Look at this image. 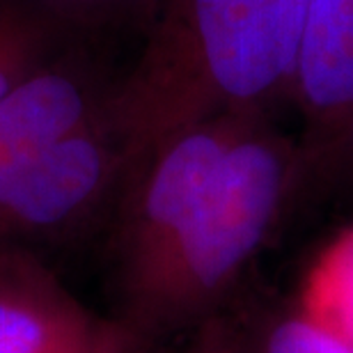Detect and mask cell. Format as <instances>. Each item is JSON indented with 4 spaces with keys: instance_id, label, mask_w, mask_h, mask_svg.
<instances>
[{
    "instance_id": "7",
    "label": "cell",
    "mask_w": 353,
    "mask_h": 353,
    "mask_svg": "<svg viewBox=\"0 0 353 353\" xmlns=\"http://www.w3.org/2000/svg\"><path fill=\"white\" fill-rule=\"evenodd\" d=\"M305 117L301 152L326 140L353 112V0H314L292 92Z\"/></svg>"
},
{
    "instance_id": "2",
    "label": "cell",
    "mask_w": 353,
    "mask_h": 353,
    "mask_svg": "<svg viewBox=\"0 0 353 353\" xmlns=\"http://www.w3.org/2000/svg\"><path fill=\"white\" fill-rule=\"evenodd\" d=\"M301 176V145L259 117L165 250L119 289V319L145 342L207 323L273 234Z\"/></svg>"
},
{
    "instance_id": "5",
    "label": "cell",
    "mask_w": 353,
    "mask_h": 353,
    "mask_svg": "<svg viewBox=\"0 0 353 353\" xmlns=\"http://www.w3.org/2000/svg\"><path fill=\"white\" fill-rule=\"evenodd\" d=\"M119 316L90 310L37 252L0 248V353H145Z\"/></svg>"
},
{
    "instance_id": "8",
    "label": "cell",
    "mask_w": 353,
    "mask_h": 353,
    "mask_svg": "<svg viewBox=\"0 0 353 353\" xmlns=\"http://www.w3.org/2000/svg\"><path fill=\"white\" fill-rule=\"evenodd\" d=\"M296 310L353 349V223L316 250L301 280Z\"/></svg>"
},
{
    "instance_id": "1",
    "label": "cell",
    "mask_w": 353,
    "mask_h": 353,
    "mask_svg": "<svg viewBox=\"0 0 353 353\" xmlns=\"http://www.w3.org/2000/svg\"><path fill=\"white\" fill-rule=\"evenodd\" d=\"M314 0H161L103 115L131 170L159 140L292 99Z\"/></svg>"
},
{
    "instance_id": "6",
    "label": "cell",
    "mask_w": 353,
    "mask_h": 353,
    "mask_svg": "<svg viewBox=\"0 0 353 353\" xmlns=\"http://www.w3.org/2000/svg\"><path fill=\"white\" fill-rule=\"evenodd\" d=\"M108 90L88 58L60 48L0 97V200L48 147L103 110Z\"/></svg>"
},
{
    "instance_id": "3",
    "label": "cell",
    "mask_w": 353,
    "mask_h": 353,
    "mask_svg": "<svg viewBox=\"0 0 353 353\" xmlns=\"http://www.w3.org/2000/svg\"><path fill=\"white\" fill-rule=\"evenodd\" d=\"M266 112L218 115L159 140L117 197L112 255L117 289L147 271L197 207L236 140Z\"/></svg>"
},
{
    "instance_id": "11",
    "label": "cell",
    "mask_w": 353,
    "mask_h": 353,
    "mask_svg": "<svg viewBox=\"0 0 353 353\" xmlns=\"http://www.w3.org/2000/svg\"><path fill=\"white\" fill-rule=\"evenodd\" d=\"M255 353H353V349L294 307L268 323Z\"/></svg>"
},
{
    "instance_id": "13",
    "label": "cell",
    "mask_w": 353,
    "mask_h": 353,
    "mask_svg": "<svg viewBox=\"0 0 353 353\" xmlns=\"http://www.w3.org/2000/svg\"><path fill=\"white\" fill-rule=\"evenodd\" d=\"M145 353H150V349ZM179 353H243V351L239 349V344L232 340L221 326H211V323H207V330H204V335L200 340H197L193 347L183 349Z\"/></svg>"
},
{
    "instance_id": "10",
    "label": "cell",
    "mask_w": 353,
    "mask_h": 353,
    "mask_svg": "<svg viewBox=\"0 0 353 353\" xmlns=\"http://www.w3.org/2000/svg\"><path fill=\"white\" fill-rule=\"evenodd\" d=\"M3 3L30 10L69 32L74 28L108 23L112 19L129 17L136 12H150L152 17L161 0H3Z\"/></svg>"
},
{
    "instance_id": "12",
    "label": "cell",
    "mask_w": 353,
    "mask_h": 353,
    "mask_svg": "<svg viewBox=\"0 0 353 353\" xmlns=\"http://www.w3.org/2000/svg\"><path fill=\"white\" fill-rule=\"evenodd\" d=\"M303 154V181L312 172L340 176L353 186V112L326 140Z\"/></svg>"
},
{
    "instance_id": "9",
    "label": "cell",
    "mask_w": 353,
    "mask_h": 353,
    "mask_svg": "<svg viewBox=\"0 0 353 353\" xmlns=\"http://www.w3.org/2000/svg\"><path fill=\"white\" fill-rule=\"evenodd\" d=\"M65 32L53 21L0 0V97L51 60Z\"/></svg>"
},
{
    "instance_id": "4",
    "label": "cell",
    "mask_w": 353,
    "mask_h": 353,
    "mask_svg": "<svg viewBox=\"0 0 353 353\" xmlns=\"http://www.w3.org/2000/svg\"><path fill=\"white\" fill-rule=\"evenodd\" d=\"M129 157L103 110L41 154L0 200V248L30 250L76 236L117 204Z\"/></svg>"
}]
</instances>
